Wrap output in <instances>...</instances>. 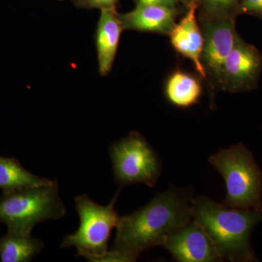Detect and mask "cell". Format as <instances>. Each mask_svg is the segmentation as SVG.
Instances as JSON below:
<instances>
[{"mask_svg":"<svg viewBox=\"0 0 262 262\" xmlns=\"http://www.w3.org/2000/svg\"><path fill=\"white\" fill-rule=\"evenodd\" d=\"M66 213L57 181L0 196V222L8 232L31 234L39 223L61 220Z\"/></svg>","mask_w":262,"mask_h":262,"instance_id":"4","label":"cell"},{"mask_svg":"<svg viewBox=\"0 0 262 262\" xmlns=\"http://www.w3.org/2000/svg\"><path fill=\"white\" fill-rule=\"evenodd\" d=\"M202 91L200 80L181 70L170 75L165 84V96L169 102L179 108H189L198 103Z\"/></svg>","mask_w":262,"mask_h":262,"instance_id":"14","label":"cell"},{"mask_svg":"<svg viewBox=\"0 0 262 262\" xmlns=\"http://www.w3.org/2000/svg\"><path fill=\"white\" fill-rule=\"evenodd\" d=\"M192 201L187 192L170 189L120 217L111 250L100 261H136L145 250L163 246L170 232L192 221Z\"/></svg>","mask_w":262,"mask_h":262,"instance_id":"1","label":"cell"},{"mask_svg":"<svg viewBox=\"0 0 262 262\" xmlns=\"http://www.w3.org/2000/svg\"><path fill=\"white\" fill-rule=\"evenodd\" d=\"M77 8L104 10L117 8L119 0H71Z\"/></svg>","mask_w":262,"mask_h":262,"instance_id":"17","label":"cell"},{"mask_svg":"<svg viewBox=\"0 0 262 262\" xmlns=\"http://www.w3.org/2000/svg\"><path fill=\"white\" fill-rule=\"evenodd\" d=\"M192 220L205 229L221 257L232 262L257 261L251 243L262 212L229 208L200 196L192 201Z\"/></svg>","mask_w":262,"mask_h":262,"instance_id":"2","label":"cell"},{"mask_svg":"<svg viewBox=\"0 0 262 262\" xmlns=\"http://www.w3.org/2000/svg\"><path fill=\"white\" fill-rule=\"evenodd\" d=\"M239 13L262 19V0H241Z\"/></svg>","mask_w":262,"mask_h":262,"instance_id":"18","label":"cell"},{"mask_svg":"<svg viewBox=\"0 0 262 262\" xmlns=\"http://www.w3.org/2000/svg\"><path fill=\"white\" fill-rule=\"evenodd\" d=\"M45 245L31 234L8 232L0 237V261L28 262L41 253Z\"/></svg>","mask_w":262,"mask_h":262,"instance_id":"15","label":"cell"},{"mask_svg":"<svg viewBox=\"0 0 262 262\" xmlns=\"http://www.w3.org/2000/svg\"><path fill=\"white\" fill-rule=\"evenodd\" d=\"M122 28L117 8L101 10L94 39L98 63V73L106 77L113 70L120 44Z\"/></svg>","mask_w":262,"mask_h":262,"instance_id":"12","label":"cell"},{"mask_svg":"<svg viewBox=\"0 0 262 262\" xmlns=\"http://www.w3.org/2000/svg\"><path fill=\"white\" fill-rule=\"evenodd\" d=\"M225 179L224 206L262 212V171L242 143L221 149L208 160Z\"/></svg>","mask_w":262,"mask_h":262,"instance_id":"3","label":"cell"},{"mask_svg":"<svg viewBox=\"0 0 262 262\" xmlns=\"http://www.w3.org/2000/svg\"><path fill=\"white\" fill-rule=\"evenodd\" d=\"M196 0H134L136 6L139 5H156L168 7H178L187 8L189 5Z\"/></svg>","mask_w":262,"mask_h":262,"instance_id":"19","label":"cell"},{"mask_svg":"<svg viewBox=\"0 0 262 262\" xmlns=\"http://www.w3.org/2000/svg\"><path fill=\"white\" fill-rule=\"evenodd\" d=\"M198 20L203 36L202 64L207 77L219 88L224 63L239 36L236 19L208 18L199 15Z\"/></svg>","mask_w":262,"mask_h":262,"instance_id":"7","label":"cell"},{"mask_svg":"<svg viewBox=\"0 0 262 262\" xmlns=\"http://www.w3.org/2000/svg\"><path fill=\"white\" fill-rule=\"evenodd\" d=\"M262 75V53L238 36L224 63L220 89L229 93L250 92L257 87Z\"/></svg>","mask_w":262,"mask_h":262,"instance_id":"8","label":"cell"},{"mask_svg":"<svg viewBox=\"0 0 262 262\" xmlns=\"http://www.w3.org/2000/svg\"><path fill=\"white\" fill-rule=\"evenodd\" d=\"M115 180L119 189L134 184L155 187L161 174V165L145 138L132 131L112 144L110 149Z\"/></svg>","mask_w":262,"mask_h":262,"instance_id":"6","label":"cell"},{"mask_svg":"<svg viewBox=\"0 0 262 262\" xmlns=\"http://www.w3.org/2000/svg\"><path fill=\"white\" fill-rule=\"evenodd\" d=\"M58 1H64V0H58Z\"/></svg>","mask_w":262,"mask_h":262,"instance_id":"20","label":"cell"},{"mask_svg":"<svg viewBox=\"0 0 262 262\" xmlns=\"http://www.w3.org/2000/svg\"><path fill=\"white\" fill-rule=\"evenodd\" d=\"M182 8L146 5L136 6L125 13H119L124 31L155 33L168 36Z\"/></svg>","mask_w":262,"mask_h":262,"instance_id":"11","label":"cell"},{"mask_svg":"<svg viewBox=\"0 0 262 262\" xmlns=\"http://www.w3.org/2000/svg\"><path fill=\"white\" fill-rule=\"evenodd\" d=\"M199 15L208 18L236 19L241 0H196Z\"/></svg>","mask_w":262,"mask_h":262,"instance_id":"16","label":"cell"},{"mask_svg":"<svg viewBox=\"0 0 262 262\" xmlns=\"http://www.w3.org/2000/svg\"><path fill=\"white\" fill-rule=\"evenodd\" d=\"M53 182L31 173L15 158L0 156V189L3 194L48 185Z\"/></svg>","mask_w":262,"mask_h":262,"instance_id":"13","label":"cell"},{"mask_svg":"<svg viewBox=\"0 0 262 262\" xmlns=\"http://www.w3.org/2000/svg\"><path fill=\"white\" fill-rule=\"evenodd\" d=\"M162 246L178 261H224L205 229L194 220L170 232Z\"/></svg>","mask_w":262,"mask_h":262,"instance_id":"9","label":"cell"},{"mask_svg":"<svg viewBox=\"0 0 262 262\" xmlns=\"http://www.w3.org/2000/svg\"><path fill=\"white\" fill-rule=\"evenodd\" d=\"M198 8L196 1L189 5L182 19L174 26L168 37L174 49L183 56L189 58L200 76L207 78L201 62L203 36L199 20L196 18Z\"/></svg>","mask_w":262,"mask_h":262,"instance_id":"10","label":"cell"},{"mask_svg":"<svg viewBox=\"0 0 262 262\" xmlns=\"http://www.w3.org/2000/svg\"><path fill=\"white\" fill-rule=\"evenodd\" d=\"M106 206L92 201L87 194L76 196L75 208L80 226L75 233L66 236L61 244L63 248L75 247L77 257L89 261H100L107 253L112 232L116 228L119 216L115 205L121 189Z\"/></svg>","mask_w":262,"mask_h":262,"instance_id":"5","label":"cell"}]
</instances>
